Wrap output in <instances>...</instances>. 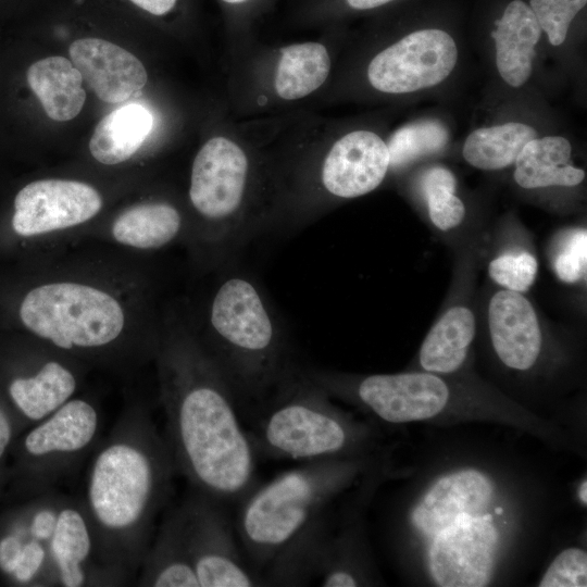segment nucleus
<instances>
[{"label": "nucleus", "mask_w": 587, "mask_h": 587, "mask_svg": "<svg viewBox=\"0 0 587 587\" xmlns=\"http://www.w3.org/2000/svg\"><path fill=\"white\" fill-rule=\"evenodd\" d=\"M166 354L164 407L175 470L224 505L257 486V460L234 389L210 353L176 342Z\"/></svg>", "instance_id": "nucleus-1"}, {"label": "nucleus", "mask_w": 587, "mask_h": 587, "mask_svg": "<svg viewBox=\"0 0 587 587\" xmlns=\"http://www.w3.org/2000/svg\"><path fill=\"white\" fill-rule=\"evenodd\" d=\"M350 474L339 458L304 462L238 503L235 529L265 586L311 584L313 562L335 530L334 502Z\"/></svg>", "instance_id": "nucleus-2"}, {"label": "nucleus", "mask_w": 587, "mask_h": 587, "mask_svg": "<svg viewBox=\"0 0 587 587\" xmlns=\"http://www.w3.org/2000/svg\"><path fill=\"white\" fill-rule=\"evenodd\" d=\"M136 426L123 427L97 452L87 479L90 528L115 560L135 539L146 544L175 470L167 441L151 422L138 415Z\"/></svg>", "instance_id": "nucleus-3"}, {"label": "nucleus", "mask_w": 587, "mask_h": 587, "mask_svg": "<svg viewBox=\"0 0 587 587\" xmlns=\"http://www.w3.org/2000/svg\"><path fill=\"white\" fill-rule=\"evenodd\" d=\"M211 357L228 378L239 410L263 401L294 365L267 300L248 276L232 274L214 292L209 310Z\"/></svg>", "instance_id": "nucleus-4"}, {"label": "nucleus", "mask_w": 587, "mask_h": 587, "mask_svg": "<svg viewBox=\"0 0 587 587\" xmlns=\"http://www.w3.org/2000/svg\"><path fill=\"white\" fill-rule=\"evenodd\" d=\"M247 412L246 430L258 459L302 463L338 459L358 436L329 395L295 364Z\"/></svg>", "instance_id": "nucleus-5"}, {"label": "nucleus", "mask_w": 587, "mask_h": 587, "mask_svg": "<svg viewBox=\"0 0 587 587\" xmlns=\"http://www.w3.org/2000/svg\"><path fill=\"white\" fill-rule=\"evenodd\" d=\"M20 317L28 330L64 350L110 345L125 325L124 311L115 298L71 282L32 289L21 303Z\"/></svg>", "instance_id": "nucleus-6"}, {"label": "nucleus", "mask_w": 587, "mask_h": 587, "mask_svg": "<svg viewBox=\"0 0 587 587\" xmlns=\"http://www.w3.org/2000/svg\"><path fill=\"white\" fill-rule=\"evenodd\" d=\"M249 185L250 160L239 145L223 136L203 143L192 163L189 199L223 252L232 253L253 233L245 217Z\"/></svg>", "instance_id": "nucleus-7"}, {"label": "nucleus", "mask_w": 587, "mask_h": 587, "mask_svg": "<svg viewBox=\"0 0 587 587\" xmlns=\"http://www.w3.org/2000/svg\"><path fill=\"white\" fill-rule=\"evenodd\" d=\"M180 508L199 587L265 586L242 557L224 504L196 492Z\"/></svg>", "instance_id": "nucleus-8"}, {"label": "nucleus", "mask_w": 587, "mask_h": 587, "mask_svg": "<svg viewBox=\"0 0 587 587\" xmlns=\"http://www.w3.org/2000/svg\"><path fill=\"white\" fill-rule=\"evenodd\" d=\"M458 49L441 29L409 34L376 54L367 67L371 85L387 93H405L441 83L452 72Z\"/></svg>", "instance_id": "nucleus-9"}, {"label": "nucleus", "mask_w": 587, "mask_h": 587, "mask_svg": "<svg viewBox=\"0 0 587 587\" xmlns=\"http://www.w3.org/2000/svg\"><path fill=\"white\" fill-rule=\"evenodd\" d=\"M498 532L482 515L463 514L433 536L428 565L442 587H483L492 575Z\"/></svg>", "instance_id": "nucleus-10"}, {"label": "nucleus", "mask_w": 587, "mask_h": 587, "mask_svg": "<svg viewBox=\"0 0 587 587\" xmlns=\"http://www.w3.org/2000/svg\"><path fill=\"white\" fill-rule=\"evenodd\" d=\"M101 207L100 193L88 184L65 179L35 180L17 192L12 226L24 237L42 235L83 224Z\"/></svg>", "instance_id": "nucleus-11"}, {"label": "nucleus", "mask_w": 587, "mask_h": 587, "mask_svg": "<svg viewBox=\"0 0 587 587\" xmlns=\"http://www.w3.org/2000/svg\"><path fill=\"white\" fill-rule=\"evenodd\" d=\"M353 394L389 423L430 419L444 410L449 399L444 380L428 373L370 375L355 383Z\"/></svg>", "instance_id": "nucleus-12"}, {"label": "nucleus", "mask_w": 587, "mask_h": 587, "mask_svg": "<svg viewBox=\"0 0 587 587\" xmlns=\"http://www.w3.org/2000/svg\"><path fill=\"white\" fill-rule=\"evenodd\" d=\"M388 168L389 153L383 139L369 130H354L328 150L321 165L320 182L334 197L355 198L377 188Z\"/></svg>", "instance_id": "nucleus-13"}, {"label": "nucleus", "mask_w": 587, "mask_h": 587, "mask_svg": "<svg viewBox=\"0 0 587 587\" xmlns=\"http://www.w3.org/2000/svg\"><path fill=\"white\" fill-rule=\"evenodd\" d=\"M68 53L83 79L104 102H123L147 83V72L140 60L104 39H77L70 46Z\"/></svg>", "instance_id": "nucleus-14"}, {"label": "nucleus", "mask_w": 587, "mask_h": 587, "mask_svg": "<svg viewBox=\"0 0 587 587\" xmlns=\"http://www.w3.org/2000/svg\"><path fill=\"white\" fill-rule=\"evenodd\" d=\"M489 332L496 353L504 365L528 370L536 362L541 347L537 315L520 292L501 290L488 307Z\"/></svg>", "instance_id": "nucleus-15"}, {"label": "nucleus", "mask_w": 587, "mask_h": 587, "mask_svg": "<svg viewBox=\"0 0 587 587\" xmlns=\"http://www.w3.org/2000/svg\"><path fill=\"white\" fill-rule=\"evenodd\" d=\"M492 484L475 470L451 473L439 478L413 509L411 522L419 530L434 536L463 514L480 511L490 500Z\"/></svg>", "instance_id": "nucleus-16"}, {"label": "nucleus", "mask_w": 587, "mask_h": 587, "mask_svg": "<svg viewBox=\"0 0 587 587\" xmlns=\"http://www.w3.org/2000/svg\"><path fill=\"white\" fill-rule=\"evenodd\" d=\"M99 415L83 399H70L26 436V451L36 458L55 459L87 448L96 437Z\"/></svg>", "instance_id": "nucleus-17"}, {"label": "nucleus", "mask_w": 587, "mask_h": 587, "mask_svg": "<svg viewBox=\"0 0 587 587\" xmlns=\"http://www.w3.org/2000/svg\"><path fill=\"white\" fill-rule=\"evenodd\" d=\"M497 29L491 33L496 43V64L501 77L513 87L522 86L532 73L541 28L533 10L525 2L508 4Z\"/></svg>", "instance_id": "nucleus-18"}, {"label": "nucleus", "mask_w": 587, "mask_h": 587, "mask_svg": "<svg viewBox=\"0 0 587 587\" xmlns=\"http://www.w3.org/2000/svg\"><path fill=\"white\" fill-rule=\"evenodd\" d=\"M26 77L51 120L70 121L82 111L86 100L83 77L70 60L59 55L38 60L28 67Z\"/></svg>", "instance_id": "nucleus-19"}, {"label": "nucleus", "mask_w": 587, "mask_h": 587, "mask_svg": "<svg viewBox=\"0 0 587 587\" xmlns=\"http://www.w3.org/2000/svg\"><path fill=\"white\" fill-rule=\"evenodd\" d=\"M572 147L560 136L534 138L515 160L514 179L523 188L575 186L585 172L570 164Z\"/></svg>", "instance_id": "nucleus-20"}, {"label": "nucleus", "mask_w": 587, "mask_h": 587, "mask_svg": "<svg viewBox=\"0 0 587 587\" xmlns=\"http://www.w3.org/2000/svg\"><path fill=\"white\" fill-rule=\"evenodd\" d=\"M153 117L136 103L116 109L96 126L90 141L91 155L100 163L113 165L128 160L151 132Z\"/></svg>", "instance_id": "nucleus-21"}, {"label": "nucleus", "mask_w": 587, "mask_h": 587, "mask_svg": "<svg viewBox=\"0 0 587 587\" xmlns=\"http://www.w3.org/2000/svg\"><path fill=\"white\" fill-rule=\"evenodd\" d=\"M475 317L465 307H453L433 326L421 351L420 362L424 370L451 373L464 362L475 336Z\"/></svg>", "instance_id": "nucleus-22"}, {"label": "nucleus", "mask_w": 587, "mask_h": 587, "mask_svg": "<svg viewBox=\"0 0 587 587\" xmlns=\"http://www.w3.org/2000/svg\"><path fill=\"white\" fill-rule=\"evenodd\" d=\"M145 583L154 587H199L187 550L180 507L161 527L148 555Z\"/></svg>", "instance_id": "nucleus-23"}, {"label": "nucleus", "mask_w": 587, "mask_h": 587, "mask_svg": "<svg viewBox=\"0 0 587 587\" xmlns=\"http://www.w3.org/2000/svg\"><path fill=\"white\" fill-rule=\"evenodd\" d=\"M75 389L73 373L57 361H48L35 375L12 380L9 392L26 417L41 421L68 401Z\"/></svg>", "instance_id": "nucleus-24"}, {"label": "nucleus", "mask_w": 587, "mask_h": 587, "mask_svg": "<svg viewBox=\"0 0 587 587\" xmlns=\"http://www.w3.org/2000/svg\"><path fill=\"white\" fill-rule=\"evenodd\" d=\"M92 550V533L88 520L73 505L60 508L51 538V555L59 583L80 587L86 582L85 562Z\"/></svg>", "instance_id": "nucleus-25"}, {"label": "nucleus", "mask_w": 587, "mask_h": 587, "mask_svg": "<svg viewBox=\"0 0 587 587\" xmlns=\"http://www.w3.org/2000/svg\"><path fill=\"white\" fill-rule=\"evenodd\" d=\"M179 211L165 202L137 204L124 211L112 225L114 239L138 249H157L173 241L180 233Z\"/></svg>", "instance_id": "nucleus-26"}, {"label": "nucleus", "mask_w": 587, "mask_h": 587, "mask_svg": "<svg viewBox=\"0 0 587 587\" xmlns=\"http://www.w3.org/2000/svg\"><path fill=\"white\" fill-rule=\"evenodd\" d=\"M330 59L320 42L283 47L276 67L274 87L285 100H297L319 89L327 79Z\"/></svg>", "instance_id": "nucleus-27"}, {"label": "nucleus", "mask_w": 587, "mask_h": 587, "mask_svg": "<svg viewBox=\"0 0 587 587\" xmlns=\"http://www.w3.org/2000/svg\"><path fill=\"white\" fill-rule=\"evenodd\" d=\"M536 137V130L522 123L478 128L467 136L462 152L475 167L499 170L514 163L523 147Z\"/></svg>", "instance_id": "nucleus-28"}, {"label": "nucleus", "mask_w": 587, "mask_h": 587, "mask_svg": "<svg viewBox=\"0 0 587 587\" xmlns=\"http://www.w3.org/2000/svg\"><path fill=\"white\" fill-rule=\"evenodd\" d=\"M448 140L446 127L438 121L427 120L399 128L386 143L389 166L401 167L415 159L442 149Z\"/></svg>", "instance_id": "nucleus-29"}, {"label": "nucleus", "mask_w": 587, "mask_h": 587, "mask_svg": "<svg viewBox=\"0 0 587 587\" xmlns=\"http://www.w3.org/2000/svg\"><path fill=\"white\" fill-rule=\"evenodd\" d=\"M433 224L441 230L459 225L465 214L463 202L454 196L453 174L440 166L429 168L421 182Z\"/></svg>", "instance_id": "nucleus-30"}, {"label": "nucleus", "mask_w": 587, "mask_h": 587, "mask_svg": "<svg viewBox=\"0 0 587 587\" xmlns=\"http://www.w3.org/2000/svg\"><path fill=\"white\" fill-rule=\"evenodd\" d=\"M587 0H530L541 30L548 35L551 45H561L575 15L586 5Z\"/></svg>", "instance_id": "nucleus-31"}, {"label": "nucleus", "mask_w": 587, "mask_h": 587, "mask_svg": "<svg viewBox=\"0 0 587 587\" xmlns=\"http://www.w3.org/2000/svg\"><path fill=\"white\" fill-rule=\"evenodd\" d=\"M537 271V261L528 252L503 254L488 265V273L497 284L516 292L526 291L532 286Z\"/></svg>", "instance_id": "nucleus-32"}, {"label": "nucleus", "mask_w": 587, "mask_h": 587, "mask_svg": "<svg viewBox=\"0 0 587 587\" xmlns=\"http://www.w3.org/2000/svg\"><path fill=\"white\" fill-rule=\"evenodd\" d=\"M540 587L587 586V554L584 550L569 548L550 564L539 583Z\"/></svg>", "instance_id": "nucleus-33"}, {"label": "nucleus", "mask_w": 587, "mask_h": 587, "mask_svg": "<svg viewBox=\"0 0 587 587\" xmlns=\"http://www.w3.org/2000/svg\"><path fill=\"white\" fill-rule=\"evenodd\" d=\"M587 233L586 229L572 232L554 259L558 277L565 283H576L586 275Z\"/></svg>", "instance_id": "nucleus-34"}, {"label": "nucleus", "mask_w": 587, "mask_h": 587, "mask_svg": "<svg viewBox=\"0 0 587 587\" xmlns=\"http://www.w3.org/2000/svg\"><path fill=\"white\" fill-rule=\"evenodd\" d=\"M43 540L33 538L22 547L18 563L13 572L15 578L21 583H29L37 576L46 561L48 562V550L41 544Z\"/></svg>", "instance_id": "nucleus-35"}, {"label": "nucleus", "mask_w": 587, "mask_h": 587, "mask_svg": "<svg viewBox=\"0 0 587 587\" xmlns=\"http://www.w3.org/2000/svg\"><path fill=\"white\" fill-rule=\"evenodd\" d=\"M23 544L14 536H5L0 540V569L7 574H13L21 553Z\"/></svg>", "instance_id": "nucleus-36"}, {"label": "nucleus", "mask_w": 587, "mask_h": 587, "mask_svg": "<svg viewBox=\"0 0 587 587\" xmlns=\"http://www.w3.org/2000/svg\"><path fill=\"white\" fill-rule=\"evenodd\" d=\"M142 10L154 14L164 15L168 13L176 4L177 0H130Z\"/></svg>", "instance_id": "nucleus-37"}, {"label": "nucleus", "mask_w": 587, "mask_h": 587, "mask_svg": "<svg viewBox=\"0 0 587 587\" xmlns=\"http://www.w3.org/2000/svg\"><path fill=\"white\" fill-rule=\"evenodd\" d=\"M11 439V425L5 413L0 409V458Z\"/></svg>", "instance_id": "nucleus-38"}, {"label": "nucleus", "mask_w": 587, "mask_h": 587, "mask_svg": "<svg viewBox=\"0 0 587 587\" xmlns=\"http://www.w3.org/2000/svg\"><path fill=\"white\" fill-rule=\"evenodd\" d=\"M392 0H347L348 4L358 10L373 9Z\"/></svg>", "instance_id": "nucleus-39"}, {"label": "nucleus", "mask_w": 587, "mask_h": 587, "mask_svg": "<svg viewBox=\"0 0 587 587\" xmlns=\"http://www.w3.org/2000/svg\"><path fill=\"white\" fill-rule=\"evenodd\" d=\"M578 496L582 501L586 505L587 503V482L586 479L582 483L579 489H578Z\"/></svg>", "instance_id": "nucleus-40"}, {"label": "nucleus", "mask_w": 587, "mask_h": 587, "mask_svg": "<svg viewBox=\"0 0 587 587\" xmlns=\"http://www.w3.org/2000/svg\"><path fill=\"white\" fill-rule=\"evenodd\" d=\"M222 1H224L226 3H241V2H243L246 0H222Z\"/></svg>", "instance_id": "nucleus-41"}, {"label": "nucleus", "mask_w": 587, "mask_h": 587, "mask_svg": "<svg viewBox=\"0 0 587 587\" xmlns=\"http://www.w3.org/2000/svg\"><path fill=\"white\" fill-rule=\"evenodd\" d=\"M495 511H496V513L499 514V515L503 513V509H502L501 507L496 508Z\"/></svg>", "instance_id": "nucleus-42"}]
</instances>
